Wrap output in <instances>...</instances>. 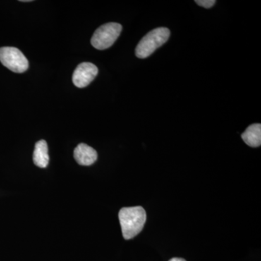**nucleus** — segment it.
<instances>
[{
	"mask_svg": "<svg viewBox=\"0 0 261 261\" xmlns=\"http://www.w3.org/2000/svg\"><path fill=\"white\" fill-rule=\"evenodd\" d=\"M122 233L125 240H130L143 229L147 220V214L143 207H123L118 214Z\"/></svg>",
	"mask_w": 261,
	"mask_h": 261,
	"instance_id": "f257e3e1",
	"label": "nucleus"
},
{
	"mask_svg": "<svg viewBox=\"0 0 261 261\" xmlns=\"http://www.w3.org/2000/svg\"><path fill=\"white\" fill-rule=\"evenodd\" d=\"M169 37L170 30L167 28L160 27L153 29L141 39L136 47V56L141 59L148 58L158 48L167 42Z\"/></svg>",
	"mask_w": 261,
	"mask_h": 261,
	"instance_id": "f03ea898",
	"label": "nucleus"
},
{
	"mask_svg": "<svg viewBox=\"0 0 261 261\" xmlns=\"http://www.w3.org/2000/svg\"><path fill=\"white\" fill-rule=\"evenodd\" d=\"M122 31V25L118 23H108L101 25L94 32L91 44L99 50L110 48L118 39Z\"/></svg>",
	"mask_w": 261,
	"mask_h": 261,
	"instance_id": "7ed1b4c3",
	"label": "nucleus"
},
{
	"mask_svg": "<svg viewBox=\"0 0 261 261\" xmlns=\"http://www.w3.org/2000/svg\"><path fill=\"white\" fill-rule=\"evenodd\" d=\"M0 62L7 68L14 73H24L29 68L28 60L18 48H0Z\"/></svg>",
	"mask_w": 261,
	"mask_h": 261,
	"instance_id": "20e7f679",
	"label": "nucleus"
},
{
	"mask_svg": "<svg viewBox=\"0 0 261 261\" xmlns=\"http://www.w3.org/2000/svg\"><path fill=\"white\" fill-rule=\"evenodd\" d=\"M98 68L93 63H81L75 68L73 74V82L78 88L87 87L97 76Z\"/></svg>",
	"mask_w": 261,
	"mask_h": 261,
	"instance_id": "39448f33",
	"label": "nucleus"
},
{
	"mask_svg": "<svg viewBox=\"0 0 261 261\" xmlns=\"http://www.w3.org/2000/svg\"><path fill=\"white\" fill-rule=\"evenodd\" d=\"M73 156L81 166H89L96 162L97 152L95 149L86 144H80L74 149Z\"/></svg>",
	"mask_w": 261,
	"mask_h": 261,
	"instance_id": "423d86ee",
	"label": "nucleus"
},
{
	"mask_svg": "<svg viewBox=\"0 0 261 261\" xmlns=\"http://www.w3.org/2000/svg\"><path fill=\"white\" fill-rule=\"evenodd\" d=\"M33 161L34 164L39 168H46L49 164V154H48V146L45 140H40L35 145Z\"/></svg>",
	"mask_w": 261,
	"mask_h": 261,
	"instance_id": "0eeeda50",
	"label": "nucleus"
},
{
	"mask_svg": "<svg viewBox=\"0 0 261 261\" xmlns=\"http://www.w3.org/2000/svg\"><path fill=\"white\" fill-rule=\"evenodd\" d=\"M242 138L246 145L252 147H258L261 145V124L255 123L247 127L242 135Z\"/></svg>",
	"mask_w": 261,
	"mask_h": 261,
	"instance_id": "6e6552de",
	"label": "nucleus"
},
{
	"mask_svg": "<svg viewBox=\"0 0 261 261\" xmlns=\"http://www.w3.org/2000/svg\"><path fill=\"white\" fill-rule=\"evenodd\" d=\"M195 3L201 7L205 8H211L215 5L216 1L215 0H196Z\"/></svg>",
	"mask_w": 261,
	"mask_h": 261,
	"instance_id": "1a4fd4ad",
	"label": "nucleus"
},
{
	"mask_svg": "<svg viewBox=\"0 0 261 261\" xmlns=\"http://www.w3.org/2000/svg\"><path fill=\"white\" fill-rule=\"evenodd\" d=\"M169 261H186L185 259L179 258V257H173V258L171 259Z\"/></svg>",
	"mask_w": 261,
	"mask_h": 261,
	"instance_id": "9d476101",
	"label": "nucleus"
},
{
	"mask_svg": "<svg viewBox=\"0 0 261 261\" xmlns=\"http://www.w3.org/2000/svg\"><path fill=\"white\" fill-rule=\"evenodd\" d=\"M20 2H23V3H29V2H32V0H21Z\"/></svg>",
	"mask_w": 261,
	"mask_h": 261,
	"instance_id": "9b49d317",
	"label": "nucleus"
}]
</instances>
